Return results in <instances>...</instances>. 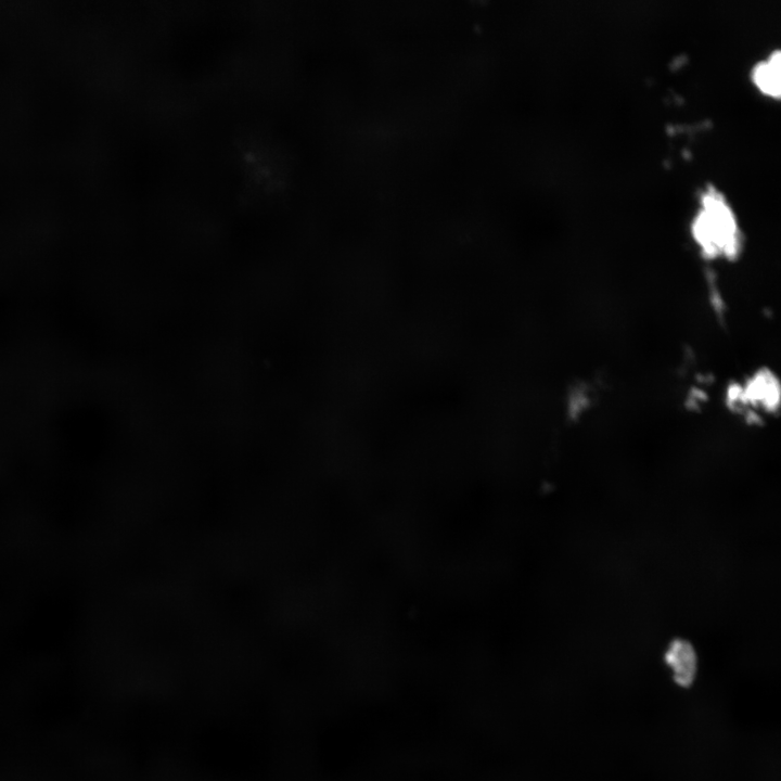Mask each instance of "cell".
I'll use <instances>...</instances> for the list:
<instances>
[{
	"instance_id": "obj_1",
	"label": "cell",
	"mask_w": 781,
	"mask_h": 781,
	"mask_svg": "<svg viewBox=\"0 0 781 781\" xmlns=\"http://www.w3.org/2000/svg\"><path fill=\"white\" fill-rule=\"evenodd\" d=\"M690 232L699 252L708 260H733L743 247V233L732 205L710 183L700 191Z\"/></svg>"
},
{
	"instance_id": "obj_2",
	"label": "cell",
	"mask_w": 781,
	"mask_h": 781,
	"mask_svg": "<svg viewBox=\"0 0 781 781\" xmlns=\"http://www.w3.org/2000/svg\"><path fill=\"white\" fill-rule=\"evenodd\" d=\"M733 399L751 409L772 412L779 406V383L771 372L758 371L743 386L738 387Z\"/></svg>"
},
{
	"instance_id": "obj_3",
	"label": "cell",
	"mask_w": 781,
	"mask_h": 781,
	"mask_svg": "<svg viewBox=\"0 0 781 781\" xmlns=\"http://www.w3.org/2000/svg\"><path fill=\"white\" fill-rule=\"evenodd\" d=\"M665 662L671 668L676 683L681 687L692 684L696 673V654L686 640L673 641L665 653Z\"/></svg>"
},
{
	"instance_id": "obj_4",
	"label": "cell",
	"mask_w": 781,
	"mask_h": 781,
	"mask_svg": "<svg viewBox=\"0 0 781 781\" xmlns=\"http://www.w3.org/2000/svg\"><path fill=\"white\" fill-rule=\"evenodd\" d=\"M754 86L765 95L779 98L781 93V52L771 51L751 71Z\"/></svg>"
}]
</instances>
